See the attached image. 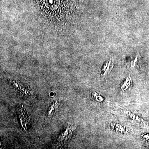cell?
I'll return each instance as SVG.
<instances>
[{"label":"cell","mask_w":149,"mask_h":149,"mask_svg":"<svg viewBox=\"0 0 149 149\" xmlns=\"http://www.w3.org/2000/svg\"><path fill=\"white\" fill-rule=\"evenodd\" d=\"M113 66V61L111 59L109 62H107L106 64L104 65L103 68L102 69L101 75L102 76H105L108 74L112 69Z\"/></svg>","instance_id":"cell-1"},{"label":"cell","mask_w":149,"mask_h":149,"mask_svg":"<svg viewBox=\"0 0 149 149\" xmlns=\"http://www.w3.org/2000/svg\"><path fill=\"white\" fill-rule=\"evenodd\" d=\"M139 56H136V57L133 60V61H132L130 63V65H131V67L132 68H134L136 67V64H137V63L139 62Z\"/></svg>","instance_id":"cell-2"}]
</instances>
